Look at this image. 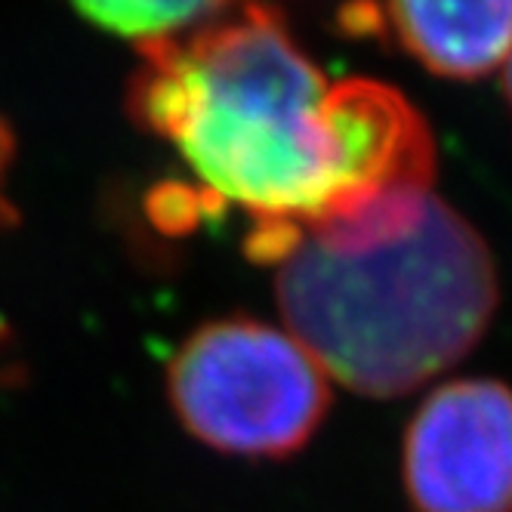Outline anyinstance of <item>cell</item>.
Segmentation results:
<instances>
[{"instance_id":"obj_1","label":"cell","mask_w":512,"mask_h":512,"mask_svg":"<svg viewBox=\"0 0 512 512\" xmlns=\"http://www.w3.org/2000/svg\"><path fill=\"white\" fill-rule=\"evenodd\" d=\"M136 50L127 112L173 145L198 186L164 213L235 207L250 216L247 253L278 266L300 238L355 207L327 118L331 84L275 7L250 0Z\"/></svg>"},{"instance_id":"obj_2","label":"cell","mask_w":512,"mask_h":512,"mask_svg":"<svg viewBox=\"0 0 512 512\" xmlns=\"http://www.w3.org/2000/svg\"><path fill=\"white\" fill-rule=\"evenodd\" d=\"M278 306L327 377L361 395H405L463 358L497 309L485 238L435 198L371 247L297 241L278 263Z\"/></svg>"},{"instance_id":"obj_3","label":"cell","mask_w":512,"mask_h":512,"mask_svg":"<svg viewBox=\"0 0 512 512\" xmlns=\"http://www.w3.org/2000/svg\"><path fill=\"white\" fill-rule=\"evenodd\" d=\"M173 411L204 445L238 457H284L318 429L331 389L312 352L250 318L204 324L170 361Z\"/></svg>"},{"instance_id":"obj_4","label":"cell","mask_w":512,"mask_h":512,"mask_svg":"<svg viewBox=\"0 0 512 512\" xmlns=\"http://www.w3.org/2000/svg\"><path fill=\"white\" fill-rule=\"evenodd\" d=\"M405 488L420 512H512V389L438 386L405 435Z\"/></svg>"},{"instance_id":"obj_5","label":"cell","mask_w":512,"mask_h":512,"mask_svg":"<svg viewBox=\"0 0 512 512\" xmlns=\"http://www.w3.org/2000/svg\"><path fill=\"white\" fill-rule=\"evenodd\" d=\"M352 31L389 34L438 78L475 81L512 53V0H361L346 10Z\"/></svg>"},{"instance_id":"obj_6","label":"cell","mask_w":512,"mask_h":512,"mask_svg":"<svg viewBox=\"0 0 512 512\" xmlns=\"http://www.w3.org/2000/svg\"><path fill=\"white\" fill-rule=\"evenodd\" d=\"M96 28L133 41L158 44L226 16L241 0H68Z\"/></svg>"},{"instance_id":"obj_7","label":"cell","mask_w":512,"mask_h":512,"mask_svg":"<svg viewBox=\"0 0 512 512\" xmlns=\"http://www.w3.org/2000/svg\"><path fill=\"white\" fill-rule=\"evenodd\" d=\"M13 158H16V136L10 130V124L0 118V229L16 223V207L7 195V182H10V170H13Z\"/></svg>"},{"instance_id":"obj_8","label":"cell","mask_w":512,"mask_h":512,"mask_svg":"<svg viewBox=\"0 0 512 512\" xmlns=\"http://www.w3.org/2000/svg\"><path fill=\"white\" fill-rule=\"evenodd\" d=\"M503 90H506V99H509V108H512V53L503 62Z\"/></svg>"}]
</instances>
